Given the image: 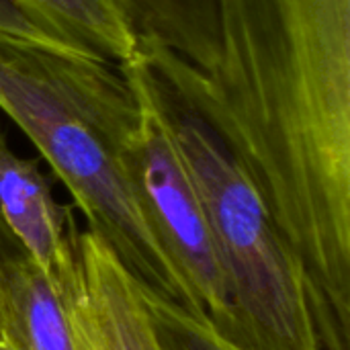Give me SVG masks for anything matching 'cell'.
Here are the masks:
<instances>
[{"label":"cell","instance_id":"obj_1","mask_svg":"<svg viewBox=\"0 0 350 350\" xmlns=\"http://www.w3.org/2000/svg\"><path fill=\"white\" fill-rule=\"evenodd\" d=\"M139 51L250 174L322 349L350 350V0H164Z\"/></svg>","mask_w":350,"mask_h":350},{"label":"cell","instance_id":"obj_2","mask_svg":"<svg viewBox=\"0 0 350 350\" xmlns=\"http://www.w3.org/2000/svg\"><path fill=\"white\" fill-rule=\"evenodd\" d=\"M0 109L33 142L88 230L123 267L156 295L205 316L135 195L129 152L139 131V107L119 64L0 35Z\"/></svg>","mask_w":350,"mask_h":350},{"label":"cell","instance_id":"obj_3","mask_svg":"<svg viewBox=\"0 0 350 350\" xmlns=\"http://www.w3.org/2000/svg\"><path fill=\"white\" fill-rule=\"evenodd\" d=\"M160 86L219 254L230 295L224 336L246 350H324L308 273L250 174L199 113Z\"/></svg>","mask_w":350,"mask_h":350},{"label":"cell","instance_id":"obj_4","mask_svg":"<svg viewBox=\"0 0 350 350\" xmlns=\"http://www.w3.org/2000/svg\"><path fill=\"white\" fill-rule=\"evenodd\" d=\"M119 68L139 107V131L129 152V172L142 211L205 316L226 334L230 295L219 254L203 201L178 148L162 86L142 51Z\"/></svg>","mask_w":350,"mask_h":350},{"label":"cell","instance_id":"obj_5","mask_svg":"<svg viewBox=\"0 0 350 350\" xmlns=\"http://www.w3.org/2000/svg\"><path fill=\"white\" fill-rule=\"evenodd\" d=\"M2 332L18 350H96L78 304V252L57 271L27 254L4 265Z\"/></svg>","mask_w":350,"mask_h":350},{"label":"cell","instance_id":"obj_6","mask_svg":"<svg viewBox=\"0 0 350 350\" xmlns=\"http://www.w3.org/2000/svg\"><path fill=\"white\" fill-rule=\"evenodd\" d=\"M78 304L96 350H164L142 283L92 230L76 234Z\"/></svg>","mask_w":350,"mask_h":350},{"label":"cell","instance_id":"obj_7","mask_svg":"<svg viewBox=\"0 0 350 350\" xmlns=\"http://www.w3.org/2000/svg\"><path fill=\"white\" fill-rule=\"evenodd\" d=\"M0 217L23 252L45 271L76 254V221L55 201L49 180L33 160L18 158L0 133Z\"/></svg>","mask_w":350,"mask_h":350},{"label":"cell","instance_id":"obj_8","mask_svg":"<svg viewBox=\"0 0 350 350\" xmlns=\"http://www.w3.org/2000/svg\"><path fill=\"white\" fill-rule=\"evenodd\" d=\"M115 64L139 53V25L129 0H23Z\"/></svg>","mask_w":350,"mask_h":350},{"label":"cell","instance_id":"obj_9","mask_svg":"<svg viewBox=\"0 0 350 350\" xmlns=\"http://www.w3.org/2000/svg\"><path fill=\"white\" fill-rule=\"evenodd\" d=\"M158 340L164 350H246L224 336L207 316H197L142 283Z\"/></svg>","mask_w":350,"mask_h":350},{"label":"cell","instance_id":"obj_10","mask_svg":"<svg viewBox=\"0 0 350 350\" xmlns=\"http://www.w3.org/2000/svg\"><path fill=\"white\" fill-rule=\"evenodd\" d=\"M0 35H10L64 55L103 57L90 45L70 35L53 18L45 16L23 0H0Z\"/></svg>","mask_w":350,"mask_h":350},{"label":"cell","instance_id":"obj_11","mask_svg":"<svg viewBox=\"0 0 350 350\" xmlns=\"http://www.w3.org/2000/svg\"><path fill=\"white\" fill-rule=\"evenodd\" d=\"M18 254H23V248H21L18 242L12 238V234L8 232L6 224H4L2 217H0V285H2V281H4V265H6L10 258L18 256Z\"/></svg>","mask_w":350,"mask_h":350},{"label":"cell","instance_id":"obj_12","mask_svg":"<svg viewBox=\"0 0 350 350\" xmlns=\"http://www.w3.org/2000/svg\"><path fill=\"white\" fill-rule=\"evenodd\" d=\"M129 2H131V6H133V10H135L139 31H142L144 27H148V25L156 18L158 10H160V6H162V0H129Z\"/></svg>","mask_w":350,"mask_h":350},{"label":"cell","instance_id":"obj_13","mask_svg":"<svg viewBox=\"0 0 350 350\" xmlns=\"http://www.w3.org/2000/svg\"><path fill=\"white\" fill-rule=\"evenodd\" d=\"M0 350H18L16 347H14V342L2 332V336H0Z\"/></svg>","mask_w":350,"mask_h":350},{"label":"cell","instance_id":"obj_14","mask_svg":"<svg viewBox=\"0 0 350 350\" xmlns=\"http://www.w3.org/2000/svg\"><path fill=\"white\" fill-rule=\"evenodd\" d=\"M0 336H2V287H0Z\"/></svg>","mask_w":350,"mask_h":350}]
</instances>
